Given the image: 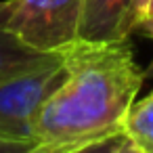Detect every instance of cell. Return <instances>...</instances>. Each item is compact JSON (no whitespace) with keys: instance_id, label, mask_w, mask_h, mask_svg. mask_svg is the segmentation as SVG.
I'll list each match as a JSON object with an SVG mask.
<instances>
[{"instance_id":"1","label":"cell","mask_w":153,"mask_h":153,"mask_svg":"<svg viewBox=\"0 0 153 153\" xmlns=\"http://www.w3.org/2000/svg\"><path fill=\"white\" fill-rule=\"evenodd\" d=\"M63 65L61 86L34 122V140L88 143L122 132L124 117L147 80L130 42H76L63 53Z\"/></svg>"},{"instance_id":"2","label":"cell","mask_w":153,"mask_h":153,"mask_svg":"<svg viewBox=\"0 0 153 153\" xmlns=\"http://www.w3.org/2000/svg\"><path fill=\"white\" fill-rule=\"evenodd\" d=\"M82 0H2L0 30L42 53H65L78 42Z\"/></svg>"},{"instance_id":"3","label":"cell","mask_w":153,"mask_h":153,"mask_svg":"<svg viewBox=\"0 0 153 153\" xmlns=\"http://www.w3.org/2000/svg\"><path fill=\"white\" fill-rule=\"evenodd\" d=\"M65 78L63 57L0 82V134L34 140V122Z\"/></svg>"},{"instance_id":"4","label":"cell","mask_w":153,"mask_h":153,"mask_svg":"<svg viewBox=\"0 0 153 153\" xmlns=\"http://www.w3.org/2000/svg\"><path fill=\"white\" fill-rule=\"evenodd\" d=\"M132 0H82L78 42L115 44L132 32Z\"/></svg>"},{"instance_id":"5","label":"cell","mask_w":153,"mask_h":153,"mask_svg":"<svg viewBox=\"0 0 153 153\" xmlns=\"http://www.w3.org/2000/svg\"><path fill=\"white\" fill-rule=\"evenodd\" d=\"M63 53H42L27 44H23L13 34L0 30V82L19 76L23 71L42 67L51 61L61 59Z\"/></svg>"},{"instance_id":"6","label":"cell","mask_w":153,"mask_h":153,"mask_svg":"<svg viewBox=\"0 0 153 153\" xmlns=\"http://www.w3.org/2000/svg\"><path fill=\"white\" fill-rule=\"evenodd\" d=\"M122 132L143 153H153V92L132 103L124 117Z\"/></svg>"},{"instance_id":"7","label":"cell","mask_w":153,"mask_h":153,"mask_svg":"<svg viewBox=\"0 0 153 153\" xmlns=\"http://www.w3.org/2000/svg\"><path fill=\"white\" fill-rule=\"evenodd\" d=\"M122 138V132H115V134H107L103 138H94V140H88L80 147H76L71 153H111L117 145V140Z\"/></svg>"},{"instance_id":"8","label":"cell","mask_w":153,"mask_h":153,"mask_svg":"<svg viewBox=\"0 0 153 153\" xmlns=\"http://www.w3.org/2000/svg\"><path fill=\"white\" fill-rule=\"evenodd\" d=\"M38 143L36 140H23V138H11L0 134V153H30Z\"/></svg>"},{"instance_id":"9","label":"cell","mask_w":153,"mask_h":153,"mask_svg":"<svg viewBox=\"0 0 153 153\" xmlns=\"http://www.w3.org/2000/svg\"><path fill=\"white\" fill-rule=\"evenodd\" d=\"M153 15V0H132V32H136V27Z\"/></svg>"},{"instance_id":"10","label":"cell","mask_w":153,"mask_h":153,"mask_svg":"<svg viewBox=\"0 0 153 153\" xmlns=\"http://www.w3.org/2000/svg\"><path fill=\"white\" fill-rule=\"evenodd\" d=\"M84 143H38L30 153H71Z\"/></svg>"},{"instance_id":"11","label":"cell","mask_w":153,"mask_h":153,"mask_svg":"<svg viewBox=\"0 0 153 153\" xmlns=\"http://www.w3.org/2000/svg\"><path fill=\"white\" fill-rule=\"evenodd\" d=\"M136 32H140L143 36H147L149 40H153V15L147 17V19L136 27ZM145 78H153V61H151V65L145 69Z\"/></svg>"},{"instance_id":"12","label":"cell","mask_w":153,"mask_h":153,"mask_svg":"<svg viewBox=\"0 0 153 153\" xmlns=\"http://www.w3.org/2000/svg\"><path fill=\"white\" fill-rule=\"evenodd\" d=\"M111 153H143V151H140V149H138V147L122 132V138L117 140V145H115V149H113Z\"/></svg>"}]
</instances>
